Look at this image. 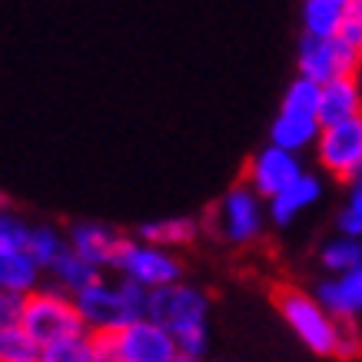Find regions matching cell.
Segmentation results:
<instances>
[{
	"mask_svg": "<svg viewBox=\"0 0 362 362\" xmlns=\"http://www.w3.org/2000/svg\"><path fill=\"white\" fill-rule=\"evenodd\" d=\"M146 319L163 326L176 339V349L206 359L209 352V293L193 283H170L146 299Z\"/></svg>",
	"mask_w": 362,
	"mask_h": 362,
	"instance_id": "cell-1",
	"label": "cell"
},
{
	"mask_svg": "<svg viewBox=\"0 0 362 362\" xmlns=\"http://www.w3.org/2000/svg\"><path fill=\"white\" fill-rule=\"evenodd\" d=\"M146 299L150 293L143 286L127 283L120 276L117 279L100 276L97 283H90L83 293L74 296V306L90 336H117L130 322L146 316Z\"/></svg>",
	"mask_w": 362,
	"mask_h": 362,
	"instance_id": "cell-2",
	"label": "cell"
},
{
	"mask_svg": "<svg viewBox=\"0 0 362 362\" xmlns=\"http://www.w3.org/2000/svg\"><path fill=\"white\" fill-rule=\"evenodd\" d=\"M319 130H322L319 127V83L296 77L286 87L279 110L269 123V143L299 156L303 150L316 146Z\"/></svg>",
	"mask_w": 362,
	"mask_h": 362,
	"instance_id": "cell-3",
	"label": "cell"
},
{
	"mask_svg": "<svg viewBox=\"0 0 362 362\" xmlns=\"http://www.w3.org/2000/svg\"><path fill=\"white\" fill-rule=\"evenodd\" d=\"M273 303L279 309L283 322L293 329L303 346L316 356H329L332 359V346H336V319L322 309L313 293L299 289L293 283H279L273 289Z\"/></svg>",
	"mask_w": 362,
	"mask_h": 362,
	"instance_id": "cell-4",
	"label": "cell"
},
{
	"mask_svg": "<svg viewBox=\"0 0 362 362\" xmlns=\"http://www.w3.org/2000/svg\"><path fill=\"white\" fill-rule=\"evenodd\" d=\"M266 223H269L266 199L252 193L246 183H236L223 193L213 213L203 220V230L220 236L230 246H252L266 233Z\"/></svg>",
	"mask_w": 362,
	"mask_h": 362,
	"instance_id": "cell-5",
	"label": "cell"
},
{
	"mask_svg": "<svg viewBox=\"0 0 362 362\" xmlns=\"http://www.w3.org/2000/svg\"><path fill=\"white\" fill-rule=\"evenodd\" d=\"M21 326L40 349L54 346V342L74 339V336H90L77 316L74 296H66V293H60L54 286H40V289H33L27 296V309H23Z\"/></svg>",
	"mask_w": 362,
	"mask_h": 362,
	"instance_id": "cell-6",
	"label": "cell"
},
{
	"mask_svg": "<svg viewBox=\"0 0 362 362\" xmlns=\"http://www.w3.org/2000/svg\"><path fill=\"white\" fill-rule=\"evenodd\" d=\"M113 273L127 279V283L143 286L146 293H153V289H163L170 283H180L183 279V263H180L176 252L163 250V246L127 236L117 259H113Z\"/></svg>",
	"mask_w": 362,
	"mask_h": 362,
	"instance_id": "cell-7",
	"label": "cell"
},
{
	"mask_svg": "<svg viewBox=\"0 0 362 362\" xmlns=\"http://www.w3.org/2000/svg\"><path fill=\"white\" fill-rule=\"evenodd\" d=\"M316 160L336 180H359L362 176V117L346 123L322 127L316 136Z\"/></svg>",
	"mask_w": 362,
	"mask_h": 362,
	"instance_id": "cell-8",
	"label": "cell"
},
{
	"mask_svg": "<svg viewBox=\"0 0 362 362\" xmlns=\"http://www.w3.org/2000/svg\"><path fill=\"white\" fill-rule=\"evenodd\" d=\"M296 77H306L313 83H326L332 77H359L362 60L352 57L336 37H306L296 47Z\"/></svg>",
	"mask_w": 362,
	"mask_h": 362,
	"instance_id": "cell-9",
	"label": "cell"
},
{
	"mask_svg": "<svg viewBox=\"0 0 362 362\" xmlns=\"http://www.w3.org/2000/svg\"><path fill=\"white\" fill-rule=\"evenodd\" d=\"M303 173H306V170H303V160H299L296 153L266 143V146H259V150L250 156L246 180H243V183H246L252 193H259L263 199H273L276 193H283V189Z\"/></svg>",
	"mask_w": 362,
	"mask_h": 362,
	"instance_id": "cell-10",
	"label": "cell"
},
{
	"mask_svg": "<svg viewBox=\"0 0 362 362\" xmlns=\"http://www.w3.org/2000/svg\"><path fill=\"white\" fill-rule=\"evenodd\" d=\"M123 240H127L123 233H117L113 226L97 220H80L66 230V246L77 252L80 259H87L93 269H100V273L113 269V259H117Z\"/></svg>",
	"mask_w": 362,
	"mask_h": 362,
	"instance_id": "cell-11",
	"label": "cell"
},
{
	"mask_svg": "<svg viewBox=\"0 0 362 362\" xmlns=\"http://www.w3.org/2000/svg\"><path fill=\"white\" fill-rule=\"evenodd\" d=\"M117 339H120L123 362H173L176 352H180L173 336L146 316L120 329Z\"/></svg>",
	"mask_w": 362,
	"mask_h": 362,
	"instance_id": "cell-12",
	"label": "cell"
},
{
	"mask_svg": "<svg viewBox=\"0 0 362 362\" xmlns=\"http://www.w3.org/2000/svg\"><path fill=\"white\" fill-rule=\"evenodd\" d=\"M322 199V180L316 173H303L296 176L283 193H276L273 199H266V213H269V223L276 226H289V223H296L306 209H313Z\"/></svg>",
	"mask_w": 362,
	"mask_h": 362,
	"instance_id": "cell-13",
	"label": "cell"
},
{
	"mask_svg": "<svg viewBox=\"0 0 362 362\" xmlns=\"http://www.w3.org/2000/svg\"><path fill=\"white\" fill-rule=\"evenodd\" d=\"M313 296L332 319H362V266L339 276H326Z\"/></svg>",
	"mask_w": 362,
	"mask_h": 362,
	"instance_id": "cell-14",
	"label": "cell"
},
{
	"mask_svg": "<svg viewBox=\"0 0 362 362\" xmlns=\"http://www.w3.org/2000/svg\"><path fill=\"white\" fill-rule=\"evenodd\" d=\"M362 117V83L359 77H332L319 83V127L346 123Z\"/></svg>",
	"mask_w": 362,
	"mask_h": 362,
	"instance_id": "cell-15",
	"label": "cell"
},
{
	"mask_svg": "<svg viewBox=\"0 0 362 362\" xmlns=\"http://www.w3.org/2000/svg\"><path fill=\"white\" fill-rule=\"evenodd\" d=\"M203 233V220L199 216H163V220H150L136 230V240L163 246V250L176 252L197 243V236Z\"/></svg>",
	"mask_w": 362,
	"mask_h": 362,
	"instance_id": "cell-16",
	"label": "cell"
},
{
	"mask_svg": "<svg viewBox=\"0 0 362 362\" xmlns=\"http://www.w3.org/2000/svg\"><path fill=\"white\" fill-rule=\"evenodd\" d=\"M44 273L33 266V259L17 246L0 243V289L4 293H23L30 296L33 289H40Z\"/></svg>",
	"mask_w": 362,
	"mask_h": 362,
	"instance_id": "cell-17",
	"label": "cell"
},
{
	"mask_svg": "<svg viewBox=\"0 0 362 362\" xmlns=\"http://www.w3.org/2000/svg\"><path fill=\"white\" fill-rule=\"evenodd\" d=\"M44 276H50V286H54V289H60L66 296H77V293H83L90 283H97L103 273L93 269L87 259H80L77 252L66 246V250L57 256V263L50 266Z\"/></svg>",
	"mask_w": 362,
	"mask_h": 362,
	"instance_id": "cell-18",
	"label": "cell"
},
{
	"mask_svg": "<svg viewBox=\"0 0 362 362\" xmlns=\"http://www.w3.org/2000/svg\"><path fill=\"white\" fill-rule=\"evenodd\" d=\"M349 0H303L299 17H303V33L306 37H336L342 27Z\"/></svg>",
	"mask_w": 362,
	"mask_h": 362,
	"instance_id": "cell-19",
	"label": "cell"
},
{
	"mask_svg": "<svg viewBox=\"0 0 362 362\" xmlns=\"http://www.w3.org/2000/svg\"><path fill=\"white\" fill-rule=\"evenodd\" d=\"M64 250H66V233H60L57 226H50V223H37V226L30 223V236H27L23 252L30 256L33 266H37L40 273H47Z\"/></svg>",
	"mask_w": 362,
	"mask_h": 362,
	"instance_id": "cell-20",
	"label": "cell"
},
{
	"mask_svg": "<svg viewBox=\"0 0 362 362\" xmlns=\"http://www.w3.org/2000/svg\"><path fill=\"white\" fill-rule=\"evenodd\" d=\"M319 266L326 269V276H339L349 273L356 266H362V240H352V236H332L319 246Z\"/></svg>",
	"mask_w": 362,
	"mask_h": 362,
	"instance_id": "cell-21",
	"label": "cell"
},
{
	"mask_svg": "<svg viewBox=\"0 0 362 362\" xmlns=\"http://www.w3.org/2000/svg\"><path fill=\"white\" fill-rule=\"evenodd\" d=\"M0 362H40V346L23 332V326L0 329Z\"/></svg>",
	"mask_w": 362,
	"mask_h": 362,
	"instance_id": "cell-22",
	"label": "cell"
},
{
	"mask_svg": "<svg viewBox=\"0 0 362 362\" xmlns=\"http://www.w3.org/2000/svg\"><path fill=\"white\" fill-rule=\"evenodd\" d=\"M332 359H339V362L362 359V319H336Z\"/></svg>",
	"mask_w": 362,
	"mask_h": 362,
	"instance_id": "cell-23",
	"label": "cell"
},
{
	"mask_svg": "<svg viewBox=\"0 0 362 362\" xmlns=\"http://www.w3.org/2000/svg\"><path fill=\"white\" fill-rule=\"evenodd\" d=\"M336 40H339L352 57L362 60V0H349V4H346L342 27H339V33H336Z\"/></svg>",
	"mask_w": 362,
	"mask_h": 362,
	"instance_id": "cell-24",
	"label": "cell"
},
{
	"mask_svg": "<svg viewBox=\"0 0 362 362\" xmlns=\"http://www.w3.org/2000/svg\"><path fill=\"white\" fill-rule=\"evenodd\" d=\"M40 362H90V336H74L47 346L40 349Z\"/></svg>",
	"mask_w": 362,
	"mask_h": 362,
	"instance_id": "cell-25",
	"label": "cell"
},
{
	"mask_svg": "<svg viewBox=\"0 0 362 362\" xmlns=\"http://www.w3.org/2000/svg\"><path fill=\"white\" fill-rule=\"evenodd\" d=\"M27 236H30V223L23 220L17 209L0 206V243L23 250V246H27Z\"/></svg>",
	"mask_w": 362,
	"mask_h": 362,
	"instance_id": "cell-26",
	"label": "cell"
},
{
	"mask_svg": "<svg viewBox=\"0 0 362 362\" xmlns=\"http://www.w3.org/2000/svg\"><path fill=\"white\" fill-rule=\"evenodd\" d=\"M23 309H27V296H23V293H4V289H0V329L21 326Z\"/></svg>",
	"mask_w": 362,
	"mask_h": 362,
	"instance_id": "cell-27",
	"label": "cell"
},
{
	"mask_svg": "<svg viewBox=\"0 0 362 362\" xmlns=\"http://www.w3.org/2000/svg\"><path fill=\"white\" fill-rule=\"evenodd\" d=\"M90 362H123L117 336H90Z\"/></svg>",
	"mask_w": 362,
	"mask_h": 362,
	"instance_id": "cell-28",
	"label": "cell"
},
{
	"mask_svg": "<svg viewBox=\"0 0 362 362\" xmlns=\"http://www.w3.org/2000/svg\"><path fill=\"white\" fill-rule=\"evenodd\" d=\"M346 209H352V213H359V216H362V176L349 183V199H346Z\"/></svg>",
	"mask_w": 362,
	"mask_h": 362,
	"instance_id": "cell-29",
	"label": "cell"
},
{
	"mask_svg": "<svg viewBox=\"0 0 362 362\" xmlns=\"http://www.w3.org/2000/svg\"><path fill=\"white\" fill-rule=\"evenodd\" d=\"M173 362H206V359H197V356H187V352H176Z\"/></svg>",
	"mask_w": 362,
	"mask_h": 362,
	"instance_id": "cell-30",
	"label": "cell"
},
{
	"mask_svg": "<svg viewBox=\"0 0 362 362\" xmlns=\"http://www.w3.org/2000/svg\"><path fill=\"white\" fill-rule=\"evenodd\" d=\"M0 206H7V199H4V197H0Z\"/></svg>",
	"mask_w": 362,
	"mask_h": 362,
	"instance_id": "cell-31",
	"label": "cell"
},
{
	"mask_svg": "<svg viewBox=\"0 0 362 362\" xmlns=\"http://www.w3.org/2000/svg\"><path fill=\"white\" fill-rule=\"evenodd\" d=\"M213 362H233V359H213Z\"/></svg>",
	"mask_w": 362,
	"mask_h": 362,
	"instance_id": "cell-32",
	"label": "cell"
}]
</instances>
